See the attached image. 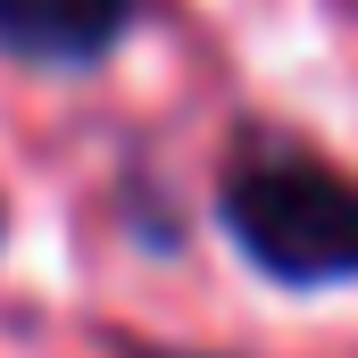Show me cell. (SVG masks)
<instances>
[{"label":"cell","mask_w":358,"mask_h":358,"mask_svg":"<svg viewBox=\"0 0 358 358\" xmlns=\"http://www.w3.org/2000/svg\"><path fill=\"white\" fill-rule=\"evenodd\" d=\"M225 234L283 283L358 275V183L317 159H259L225 183Z\"/></svg>","instance_id":"1"},{"label":"cell","mask_w":358,"mask_h":358,"mask_svg":"<svg viewBox=\"0 0 358 358\" xmlns=\"http://www.w3.org/2000/svg\"><path fill=\"white\" fill-rule=\"evenodd\" d=\"M125 17H134V0H0V42L17 59L76 67L125 34Z\"/></svg>","instance_id":"2"}]
</instances>
